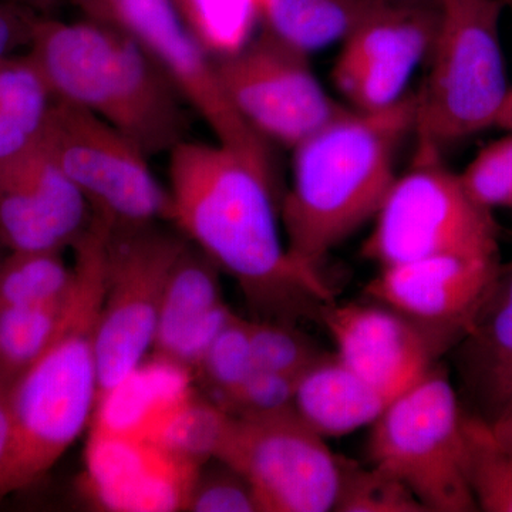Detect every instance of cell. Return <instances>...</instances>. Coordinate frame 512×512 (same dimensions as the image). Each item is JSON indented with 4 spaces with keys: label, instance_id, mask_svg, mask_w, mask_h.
<instances>
[{
    "label": "cell",
    "instance_id": "22",
    "mask_svg": "<svg viewBox=\"0 0 512 512\" xmlns=\"http://www.w3.org/2000/svg\"><path fill=\"white\" fill-rule=\"evenodd\" d=\"M382 0H256L262 29L311 55L343 42Z\"/></svg>",
    "mask_w": 512,
    "mask_h": 512
},
{
    "label": "cell",
    "instance_id": "17",
    "mask_svg": "<svg viewBox=\"0 0 512 512\" xmlns=\"http://www.w3.org/2000/svg\"><path fill=\"white\" fill-rule=\"evenodd\" d=\"M92 208L36 144L0 163V241L8 251H63L89 227Z\"/></svg>",
    "mask_w": 512,
    "mask_h": 512
},
{
    "label": "cell",
    "instance_id": "28",
    "mask_svg": "<svg viewBox=\"0 0 512 512\" xmlns=\"http://www.w3.org/2000/svg\"><path fill=\"white\" fill-rule=\"evenodd\" d=\"M333 511L427 512L406 484L389 471L340 457V481Z\"/></svg>",
    "mask_w": 512,
    "mask_h": 512
},
{
    "label": "cell",
    "instance_id": "11",
    "mask_svg": "<svg viewBox=\"0 0 512 512\" xmlns=\"http://www.w3.org/2000/svg\"><path fill=\"white\" fill-rule=\"evenodd\" d=\"M217 458L247 478L261 512L333 511L340 456L295 409L232 416Z\"/></svg>",
    "mask_w": 512,
    "mask_h": 512
},
{
    "label": "cell",
    "instance_id": "25",
    "mask_svg": "<svg viewBox=\"0 0 512 512\" xmlns=\"http://www.w3.org/2000/svg\"><path fill=\"white\" fill-rule=\"evenodd\" d=\"M73 285L74 268L63 251H8L0 262V311L55 301Z\"/></svg>",
    "mask_w": 512,
    "mask_h": 512
},
{
    "label": "cell",
    "instance_id": "34",
    "mask_svg": "<svg viewBox=\"0 0 512 512\" xmlns=\"http://www.w3.org/2000/svg\"><path fill=\"white\" fill-rule=\"evenodd\" d=\"M295 389L296 379L255 369L218 404L235 417L268 416L295 409Z\"/></svg>",
    "mask_w": 512,
    "mask_h": 512
},
{
    "label": "cell",
    "instance_id": "9",
    "mask_svg": "<svg viewBox=\"0 0 512 512\" xmlns=\"http://www.w3.org/2000/svg\"><path fill=\"white\" fill-rule=\"evenodd\" d=\"M96 22L137 40L180 96L205 120L217 143L276 181L269 141L229 101L214 57L185 28L171 0H70Z\"/></svg>",
    "mask_w": 512,
    "mask_h": 512
},
{
    "label": "cell",
    "instance_id": "33",
    "mask_svg": "<svg viewBox=\"0 0 512 512\" xmlns=\"http://www.w3.org/2000/svg\"><path fill=\"white\" fill-rule=\"evenodd\" d=\"M217 466L201 467L192 487L187 511L192 512H261L254 490L247 478L224 461Z\"/></svg>",
    "mask_w": 512,
    "mask_h": 512
},
{
    "label": "cell",
    "instance_id": "32",
    "mask_svg": "<svg viewBox=\"0 0 512 512\" xmlns=\"http://www.w3.org/2000/svg\"><path fill=\"white\" fill-rule=\"evenodd\" d=\"M481 148L460 174L468 194L494 211L512 208V131Z\"/></svg>",
    "mask_w": 512,
    "mask_h": 512
},
{
    "label": "cell",
    "instance_id": "19",
    "mask_svg": "<svg viewBox=\"0 0 512 512\" xmlns=\"http://www.w3.org/2000/svg\"><path fill=\"white\" fill-rule=\"evenodd\" d=\"M453 350L466 409L491 423L512 397V256L501 261L473 325Z\"/></svg>",
    "mask_w": 512,
    "mask_h": 512
},
{
    "label": "cell",
    "instance_id": "29",
    "mask_svg": "<svg viewBox=\"0 0 512 512\" xmlns=\"http://www.w3.org/2000/svg\"><path fill=\"white\" fill-rule=\"evenodd\" d=\"M231 420L232 414L222 409L220 404L208 402L195 394L171 416L158 437V443L205 466L220 453Z\"/></svg>",
    "mask_w": 512,
    "mask_h": 512
},
{
    "label": "cell",
    "instance_id": "12",
    "mask_svg": "<svg viewBox=\"0 0 512 512\" xmlns=\"http://www.w3.org/2000/svg\"><path fill=\"white\" fill-rule=\"evenodd\" d=\"M214 62L242 119L266 141L291 150L346 109L320 86L308 53L264 29Z\"/></svg>",
    "mask_w": 512,
    "mask_h": 512
},
{
    "label": "cell",
    "instance_id": "26",
    "mask_svg": "<svg viewBox=\"0 0 512 512\" xmlns=\"http://www.w3.org/2000/svg\"><path fill=\"white\" fill-rule=\"evenodd\" d=\"M466 473L478 511L512 512V454L490 423L467 410Z\"/></svg>",
    "mask_w": 512,
    "mask_h": 512
},
{
    "label": "cell",
    "instance_id": "4",
    "mask_svg": "<svg viewBox=\"0 0 512 512\" xmlns=\"http://www.w3.org/2000/svg\"><path fill=\"white\" fill-rule=\"evenodd\" d=\"M29 49L57 100L92 111L147 157L187 140L183 97L127 33L92 19L40 16Z\"/></svg>",
    "mask_w": 512,
    "mask_h": 512
},
{
    "label": "cell",
    "instance_id": "7",
    "mask_svg": "<svg viewBox=\"0 0 512 512\" xmlns=\"http://www.w3.org/2000/svg\"><path fill=\"white\" fill-rule=\"evenodd\" d=\"M362 254L380 268L439 255L500 258V225L478 204L436 147H417L412 168L377 211Z\"/></svg>",
    "mask_w": 512,
    "mask_h": 512
},
{
    "label": "cell",
    "instance_id": "10",
    "mask_svg": "<svg viewBox=\"0 0 512 512\" xmlns=\"http://www.w3.org/2000/svg\"><path fill=\"white\" fill-rule=\"evenodd\" d=\"M187 245V238L157 228L156 222L136 227L110 224L96 332L99 397L153 350L165 288Z\"/></svg>",
    "mask_w": 512,
    "mask_h": 512
},
{
    "label": "cell",
    "instance_id": "8",
    "mask_svg": "<svg viewBox=\"0 0 512 512\" xmlns=\"http://www.w3.org/2000/svg\"><path fill=\"white\" fill-rule=\"evenodd\" d=\"M37 144L83 192L92 214L111 225L170 220V195L146 154L92 111L56 99Z\"/></svg>",
    "mask_w": 512,
    "mask_h": 512
},
{
    "label": "cell",
    "instance_id": "37",
    "mask_svg": "<svg viewBox=\"0 0 512 512\" xmlns=\"http://www.w3.org/2000/svg\"><path fill=\"white\" fill-rule=\"evenodd\" d=\"M490 426L501 446L507 448L512 454V397L501 413L491 421Z\"/></svg>",
    "mask_w": 512,
    "mask_h": 512
},
{
    "label": "cell",
    "instance_id": "5",
    "mask_svg": "<svg viewBox=\"0 0 512 512\" xmlns=\"http://www.w3.org/2000/svg\"><path fill=\"white\" fill-rule=\"evenodd\" d=\"M505 0H439L430 70L417 94L419 146L436 147L495 126L510 92L500 20Z\"/></svg>",
    "mask_w": 512,
    "mask_h": 512
},
{
    "label": "cell",
    "instance_id": "6",
    "mask_svg": "<svg viewBox=\"0 0 512 512\" xmlns=\"http://www.w3.org/2000/svg\"><path fill=\"white\" fill-rule=\"evenodd\" d=\"M467 409L439 365L387 404L367 456L410 488L427 512H476L466 473Z\"/></svg>",
    "mask_w": 512,
    "mask_h": 512
},
{
    "label": "cell",
    "instance_id": "21",
    "mask_svg": "<svg viewBox=\"0 0 512 512\" xmlns=\"http://www.w3.org/2000/svg\"><path fill=\"white\" fill-rule=\"evenodd\" d=\"M390 400L336 353H323L296 380L295 412L325 439L372 426Z\"/></svg>",
    "mask_w": 512,
    "mask_h": 512
},
{
    "label": "cell",
    "instance_id": "24",
    "mask_svg": "<svg viewBox=\"0 0 512 512\" xmlns=\"http://www.w3.org/2000/svg\"><path fill=\"white\" fill-rule=\"evenodd\" d=\"M73 288L55 301L0 311V367L8 375L18 379L52 345L66 318Z\"/></svg>",
    "mask_w": 512,
    "mask_h": 512
},
{
    "label": "cell",
    "instance_id": "23",
    "mask_svg": "<svg viewBox=\"0 0 512 512\" xmlns=\"http://www.w3.org/2000/svg\"><path fill=\"white\" fill-rule=\"evenodd\" d=\"M55 101L29 53L0 60V163L36 146Z\"/></svg>",
    "mask_w": 512,
    "mask_h": 512
},
{
    "label": "cell",
    "instance_id": "15",
    "mask_svg": "<svg viewBox=\"0 0 512 512\" xmlns=\"http://www.w3.org/2000/svg\"><path fill=\"white\" fill-rule=\"evenodd\" d=\"M201 467L156 440L90 426L84 490L100 510L187 511Z\"/></svg>",
    "mask_w": 512,
    "mask_h": 512
},
{
    "label": "cell",
    "instance_id": "39",
    "mask_svg": "<svg viewBox=\"0 0 512 512\" xmlns=\"http://www.w3.org/2000/svg\"><path fill=\"white\" fill-rule=\"evenodd\" d=\"M494 127L501 128L504 131H512V86L510 87V92H508L507 99H505L503 109L498 114Z\"/></svg>",
    "mask_w": 512,
    "mask_h": 512
},
{
    "label": "cell",
    "instance_id": "31",
    "mask_svg": "<svg viewBox=\"0 0 512 512\" xmlns=\"http://www.w3.org/2000/svg\"><path fill=\"white\" fill-rule=\"evenodd\" d=\"M197 370L220 400L244 382L255 370L249 320L235 313L211 343Z\"/></svg>",
    "mask_w": 512,
    "mask_h": 512
},
{
    "label": "cell",
    "instance_id": "27",
    "mask_svg": "<svg viewBox=\"0 0 512 512\" xmlns=\"http://www.w3.org/2000/svg\"><path fill=\"white\" fill-rule=\"evenodd\" d=\"M185 28L212 57L237 52L251 39L256 0H171Z\"/></svg>",
    "mask_w": 512,
    "mask_h": 512
},
{
    "label": "cell",
    "instance_id": "36",
    "mask_svg": "<svg viewBox=\"0 0 512 512\" xmlns=\"http://www.w3.org/2000/svg\"><path fill=\"white\" fill-rule=\"evenodd\" d=\"M15 377L0 367V467L5 460L10 436V397Z\"/></svg>",
    "mask_w": 512,
    "mask_h": 512
},
{
    "label": "cell",
    "instance_id": "30",
    "mask_svg": "<svg viewBox=\"0 0 512 512\" xmlns=\"http://www.w3.org/2000/svg\"><path fill=\"white\" fill-rule=\"evenodd\" d=\"M249 335L255 369L296 380L325 353L285 320H249Z\"/></svg>",
    "mask_w": 512,
    "mask_h": 512
},
{
    "label": "cell",
    "instance_id": "2",
    "mask_svg": "<svg viewBox=\"0 0 512 512\" xmlns=\"http://www.w3.org/2000/svg\"><path fill=\"white\" fill-rule=\"evenodd\" d=\"M109 231V222L93 215L74 242V288L62 328L13 383L0 500L42 480L92 424L99 397L96 332Z\"/></svg>",
    "mask_w": 512,
    "mask_h": 512
},
{
    "label": "cell",
    "instance_id": "14",
    "mask_svg": "<svg viewBox=\"0 0 512 512\" xmlns=\"http://www.w3.org/2000/svg\"><path fill=\"white\" fill-rule=\"evenodd\" d=\"M501 258L439 255L384 266L366 286L370 301L412 320L453 350L490 292Z\"/></svg>",
    "mask_w": 512,
    "mask_h": 512
},
{
    "label": "cell",
    "instance_id": "18",
    "mask_svg": "<svg viewBox=\"0 0 512 512\" xmlns=\"http://www.w3.org/2000/svg\"><path fill=\"white\" fill-rule=\"evenodd\" d=\"M221 269L188 244L178 258L158 315L153 352L197 370L218 333L235 312L224 301Z\"/></svg>",
    "mask_w": 512,
    "mask_h": 512
},
{
    "label": "cell",
    "instance_id": "3",
    "mask_svg": "<svg viewBox=\"0 0 512 512\" xmlns=\"http://www.w3.org/2000/svg\"><path fill=\"white\" fill-rule=\"evenodd\" d=\"M417 94L377 111L345 109L293 148L281 204L286 247L319 271L326 255L373 220L396 180V156L416 126Z\"/></svg>",
    "mask_w": 512,
    "mask_h": 512
},
{
    "label": "cell",
    "instance_id": "1",
    "mask_svg": "<svg viewBox=\"0 0 512 512\" xmlns=\"http://www.w3.org/2000/svg\"><path fill=\"white\" fill-rule=\"evenodd\" d=\"M170 220L248 302L282 320L333 301L319 271L289 254L278 222V185L221 144L181 141L170 151Z\"/></svg>",
    "mask_w": 512,
    "mask_h": 512
},
{
    "label": "cell",
    "instance_id": "13",
    "mask_svg": "<svg viewBox=\"0 0 512 512\" xmlns=\"http://www.w3.org/2000/svg\"><path fill=\"white\" fill-rule=\"evenodd\" d=\"M439 26V3L382 0L345 40L333 82L353 110L377 111L406 96L421 60L429 57Z\"/></svg>",
    "mask_w": 512,
    "mask_h": 512
},
{
    "label": "cell",
    "instance_id": "38",
    "mask_svg": "<svg viewBox=\"0 0 512 512\" xmlns=\"http://www.w3.org/2000/svg\"><path fill=\"white\" fill-rule=\"evenodd\" d=\"M0 2L23 6V8L33 10L40 16H52V13L67 0H0Z\"/></svg>",
    "mask_w": 512,
    "mask_h": 512
},
{
    "label": "cell",
    "instance_id": "42",
    "mask_svg": "<svg viewBox=\"0 0 512 512\" xmlns=\"http://www.w3.org/2000/svg\"><path fill=\"white\" fill-rule=\"evenodd\" d=\"M505 5L510 6V9L512 10V0H505Z\"/></svg>",
    "mask_w": 512,
    "mask_h": 512
},
{
    "label": "cell",
    "instance_id": "16",
    "mask_svg": "<svg viewBox=\"0 0 512 512\" xmlns=\"http://www.w3.org/2000/svg\"><path fill=\"white\" fill-rule=\"evenodd\" d=\"M319 318L336 355L392 402L447 352L439 340L382 303H326Z\"/></svg>",
    "mask_w": 512,
    "mask_h": 512
},
{
    "label": "cell",
    "instance_id": "41",
    "mask_svg": "<svg viewBox=\"0 0 512 512\" xmlns=\"http://www.w3.org/2000/svg\"><path fill=\"white\" fill-rule=\"evenodd\" d=\"M5 245L2 244V241H0V262H2L3 256L6 254H3V251H5Z\"/></svg>",
    "mask_w": 512,
    "mask_h": 512
},
{
    "label": "cell",
    "instance_id": "40",
    "mask_svg": "<svg viewBox=\"0 0 512 512\" xmlns=\"http://www.w3.org/2000/svg\"><path fill=\"white\" fill-rule=\"evenodd\" d=\"M392 3H406V5H426V3H439V0H386Z\"/></svg>",
    "mask_w": 512,
    "mask_h": 512
},
{
    "label": "cell",
    "instance_id": "35",
    "mask_svg": "<svg viewBox=\"0 0 512 512\" xmlns=\"http://www.w3.org/2000/svg\"><path fill=\"white\" fill-rule=\"evenodd\" d=\"M40 15L23 6L0 2V60L29 46Z\"/></svg>",
    "mask_w": 512,
    "mask_h": 512
},
{
    "label": "cell",
    "instance_id": "20",
    "mask_svg": "<svg viewBox=\"0 0 512 512\" xmlns=\"http://www.w3.org/2000/svg\"><path fill=\"white\" fill-rule=\"evenodd\" d=\"M194 396L191 370L154 355L101 394L90 426L158 441L171 416Z\"/></svg>",
    "mask_w": 512,
    "mask_h": 512
}]
</instances>
